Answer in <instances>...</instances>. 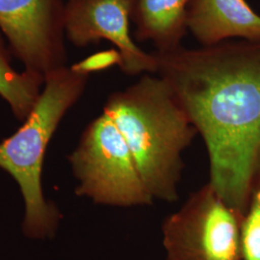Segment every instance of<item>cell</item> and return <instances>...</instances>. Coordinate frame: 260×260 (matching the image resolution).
<instances>
[{"label": "cell", "mask_w": 260, "mask_h": 260, "mask_svg": "<svg viewBox=\"0 0 260 260\" xmlns=\"http://www.w3.org/2000/svg\"><path fill=\"white\" fill-rule=\"evenodd\" d=\"M153 53L156 75L205 141L208 183L244 215L260 168V41Z\"/></svg>", "instance_id": "1"}, {"label": "cell", "mask_w": 260, "mask_h": 260, "mask_svg": "<svg viewBox=\"0 0 260 260\" xmlns=\"http://www.w3.org/2000/svg\"><path fill=\"white\" fill-rule=\"evenodd\" d=\"M103 112L126 142L151 197L176 202L184 167L182 154L198 132L166 82L158 75H144L110 94Z\"/></svg>", "instance_id": "2"}, {"label": "cell", "mask_w": 260, "mask_h": 260, "mask_svg": "<svg viewBox=\"0 0 260 260\" xmlns=\"http://www.w3.org/2000/svg\"><path fill=\"white\" fill-rule=\"evenodd\" d=\"M89 75L62 67L45 76V87L22 125L0 143V168L18 183L24 202L22 231L33 239L52 237L62 215L44 195L47 147L66 113L83 94Z\"/></svg>", "instance_id": "3"}, {"label": "cell", "mask_w": 260, "mask_h": 260, "mask_svg": "<svg viewBox=\"0 0 260 260\" xmlns=\"http://www.w3.org/2000/svg\"><path fill=\"white\" fill-rule=\"evenodd\" d=\"M78 182L76 195L118 207L151 205L154 199L140 177L126 142L103 112L85 128L69 156Z\"/></svg>", "instance_id": "4"}, {"label": "cell", "mask_w": 260, "mask_h": 260, "mask_svg": "<svg viewBox=\"0 0 260 260\" xmlns=\"http://www.w3.org/2000/svg\"><path fill=\"white\" fill-rule=\"evenodd\" d=\"M242 217L205 184L163 222L167 259L241 260Z\"/></svg>", "instance_id": "5"}, {"label": "cell", "mask_w": 260, "mask_h": 260, "mask_svg": "<svg viewBox=\"0 0 260 260\" xmlns=\"http://www.w3.org/2000/svg\"><path fill=\"white\" fill-rule=\"evenodd\" d=\"M63 0H0V31L29 72L65 67Z\"/></svg>", "instance_id": "6"}, {"label": "cell", "mask_w": 260, "mask_h": 260, "mask_svg": "<svg viewBox=\"0 0 260 260\" xmlns=\"http://www.w3.org/2000/svg\"><path fill=\"white\" fill-rule=\"evenodd\" d=\"M134 3L135 0H67L65 35L76 47L109 41L120 52V68L125 75L156 74V56L144 51L130 35Z\"/></svg>", "instance_id": "7"}, {"label": "cell", "mask_w": 260, "mask_h": 260, "mask_svg": "<svg viewBox=\"0 0 260 260\" xmlns=\"http://www.w3.org/2000/svg\"><path fill=\"white\" fill-rule=\"evenodd\" d=\"M187 29L202 46L231 39L260 41V16L246 0H191Z\"/></svg>", "instance_id": "8"}, {"label": "cell", "mask_w": 260, "mask_h": 260, "mask_svg": "<svg viewBox=\"0 0 260 260\" xmlns=\"http://www.w3.org/2000/svg\"><path fill=\"white\" fill-rule=\"evenodd\" d=\"M191 0H135L132 20L135 36L149 41L156 51L166 52L181 47L187 32V12Z\"/></svg>", "instance_id": "9"}, {"label": "cell", "mask_w": 260, "mask_h": 260, "mask_svg": "<svg viewBox=\"0 0 260 260\" xmlns=\"http://www.w3.org/2000/svg\"><path fill=\"white\" fill-rule=\"evenodd\" d=\"M45 76L24 70L17 72L11 65L9 50L0 33V96L9 104L14 116L24 121L42 93Z\"/></svg>", "instance_id": "10"}, {"label": "cell", "mask_w": 260, "mask_h": 260, "mask_svg": "<svg viewBox=\"0 0 260 260\" xmlns=\"http://www.w3.org/2000/svg\"><path fill=\"white\" fill-rule=\"evenodd\" d=\"M240 248L241 260H260V168L242 217Z\"/></svg>", "instance_id": "11"}, {"label": "cell", "mask_w": 260, "mask_h": 260, "mask_svg": "<svg viewBox=\"0 0 260 260\" xmlns=\"http://www.w3.org/2000/svg\"><path fill=\"white\" fill-rule=\"evenodd\" d=\"M121 58L117 49L102 51L90 56L83 61L72 66L75 72L82 75H90L91 73L107 70L114 65H121Z\"/></svg>", "instance_id": "12"}]
</instances>
